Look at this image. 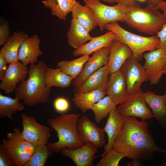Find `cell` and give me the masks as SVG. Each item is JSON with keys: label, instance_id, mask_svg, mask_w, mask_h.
<instances>
[{"label": "cell", "instance_id": "obj_1", "mask_svg": "<svg viewBox=\"0 0 166 166\" xmlns=\"http://www.w3.org/2000/svg\"><path fill=\"white\" fill-rule=\"evenodd\" d=\"M123 117V127L113 148L125 157L139 161L149 159L155 152L166 153L156 145L146 121H139L134 117Z\"/></svg>", "mask_w": 166, "mask_h": 166}, {"label": "cell", "instance_id": "obj_2", "mask_svg": "<svg viewBox=\"0 0 166 166\" xmlns=\"http://www.w3.org/2000/svg\"><path fill=\"white\" fill-rule=\"evenodd\" d=\"M47 67L43 61L30 64L27 79L21 81L16 89V97L25 105L32 107L49 100L51 89L47 88L45 78Z\"/></svg>", "mask_w": 166, "mask_h": 166}, {"label": "cell", "instance_id": "obj_3", "mask_svg": "<svg viewBox=\"0 0 166 166\" xmlns=\"http://www.w3.org/2000/svg\"><path fill=\"white\" fill-rule=\"evenodd\" d=\"M80 117V113L61 114L47 120L48 124L56 132L58 138L57 142L47 143V146L51 151L59 152L63 148L73 149L84 144L77 130V124Z\"/></svg>", "mask_w": 166, "mask_h": 166}, {"label": "cell", "instance_id": "obj_4", "mask_svg": "<svg viewBox=\"0 0 166 166\" xmlns=\"http://www.w3.org/2000/svg\"><path fill=\"white\" fill-rule=\"evenodd\" d=\"M124 22L138 31L152 36L161 28L166 20L155 7L148 5L142 8L136 4L128 6Z\"/></svg>", "mask_w": 166, "mask_h": 166}, {"label": "cell", "instance_id": "obj_5", "mask_svg": "<svg viewBox=\"0 0 166 166\" xmlns=\"http://www.w3.org/2000/svg\"><path fill=\"white\" fill-rule=\"evenodd\" d=\"M105 29L113 32L116 39L128 46L133 56L139 61L143 59L145 52L157 49L160 44V40L156 35L146 37L135 34L124 29L117 22L107 24Z\"/></svg>", "mask_w": 166, "mask_h": 166}, {"label": "cell", "instance_id": "obj_6", "mask_svg": "<svg viewBox=\"0 0 166 166\" xmlns=\"http://www.w3.org/2000/svg\"><path fill=\"white\" fill-rule=\"evenodd\" d=\"M7 134V140L3 139L2 145L7 149L15 166H23L31 157L36 146L23 137L21 132L18 128Z\"/></svg>", "mask_w": 166, "mask_h": 166}, {"label": "cell", "instance_id": "obj_7", "mask_svg": "<svg viewBox=\"0 0 166 166\" xmlns=\"http://www.w3.org/2000/svg\"><path fill=\"white\" fill-rule=\"evenodd\" d=\"M93 11L100 31L106 24L114 22H124L128 6L118 3L113 6L104 4L100 0H82Z\"/></svg>", "mask_w": 166, "mask_h": 166}, {"label": "cell", "instance_id": "obj_8", "mask_svg": "<svg viewBox=\"0 0 166 166\" xmlns=\"http://www.w3.org/2000/svg\"><path fill=\"white\" fill-rule=\"evenodd\" d=\"M23 137L36 146L47 144L51 136V129L47 126L38 123L32 117L23 113L22 115Z\"/></svg>", "mask_w": 166, "mask_h": 166}, {"label": "cell", "instance_id": "obj_9", "mask_svg": "<svg viewBox=\"0 0 166 166\" xmlns=\"http://www.w3.org/2000/svg\"><path fill=\"white\" fill-rule=\"evenodd\" d=\"M141 89L130 95L124 103L119 105L117 109L123 117H138L144 121L153 117L152 113L147 107Z\"/></svg>", "mask_w": 166, "mask_h": 166}, {"label": "cell", "instance_id": "obj_10", "mask_svg": "<svg viewBox=\"0 0 166 166\" xmlns=\"http://www.w3.org/2000/svg\"><path fill=\"white\" fill-rule=\"evenodd\" d=\"M144 62L143 66L148 81L151 85L157 84L164 74L163 69L166 63V49L157 48L144 53Z\"/></svg>", "mask_w": 166, "mask_h": 166}, {"label": "cell", "instance_id": "obj_11", "mask_svg": "<svg viewBox=\"0 0 166 166\" xmlns=\"http://www.w3.org/2000/svg\"><path fill=\"white\" fill-rule=\"evenodd\" d=\"M121 68L125 77L127 91L129 95L140 90L142 84L148 81L143 66L132 55L128 58Z\"/></svg>", "mask_w": 166, "mask_h": 166}, {"label": "cell", "instance_id": "obj_12", "mask_svg": "<svg viewBox=\"0 0 166 166\" xmlns=\"http://www.w3.org/2000/svg\"><path fill=\"white\" fill-rule=\"evenodd\" d=\"M77 130L80 139L84 144L89 142L98 148L104 145L105 140L103 128L98 127L86 115H83L79 118Z\"/></svg>", "mask_w": 166, "mask_h": 166}, {"label": "cell", "instance_id": "obj_13", "mask_svg": "<svg viewBox=\"0 0 166 166\" xmlns=\"http://www.w3.org/2000/svg\"><path fill=\"white\" fill-rule=\"evenodd\" d=\"M110 45L93 53L92 56L89 58L85 64L80 74L73 79L72 82L73 86H78L96 71L107 64L110 53Z\"/></svg>", "mask_w": 166, "mask_h": 166}, {"label": "cell", "instance_id": "obj_14", "mask_svg": "<svg viewBox=\"0 0 166 166\" xmlns=\"http://www.w3.org/2000/svg\"><path fill=\"white\" fill-rule=\"evenodd\" d=\"M28 68L18 60L9 64L5 74L1 79L0 89L6 94L13 92L17 84L25 79L28 74Z\"/></svg>", "mask_w": 166, "mask_h": 166}, {"label": "cell", "instance_id": "obj_15", "mask_svg": "<svg viewBox=\"0 0 166 166\" xmlns=\"http://www.w3.org/2000/svg\"><path fill=\"white\" fill-rule=\"evenodd\" d=\"M98 148L87 142L83 146L74 149L64 147L61 149V155L70 158L77 166H93Z\"/></svg>", "mask_w": 166, "mask_h": 166}, {"label": "cell", "instance_id": "obj_16", "mask_svg": "<svg viewBox=\"0 0 166 166\" xmlns=\"http://www.w3.org/2000/svg\"><path fill=\"white\" fill-rule=\"evenodd\" d=\"M107 86V95L117 105L121 104L129 98L126 84L121 68L110 75Z\"/></svg>", "mask_w": 166, "mask_h": 166}, {"label": "cell", "instance_id": "obj_17", "mask_svg": "<svg viewBox=\"0 0 166 166\" xmlns=\"http://www.w3.org/2000/svg\"><path fill=\"white\" fill-rule=\"evenodd\" d=\"M132 55V51L128 46L115 38L110 45L107 63L109 75L121 69L126 60Z\"/></svg>", "mask_w": 166, "mask_h": 166}, {"label": "cell", "instance_id": "obj_18", "mask_svg": "<svg viewBox=\"0 0 166 166\" xmlns=\"http://www.w3.org/2000/svg\"><path fill=\"white\" fill-rule=\"evenodd\" d=\"M109 70L107 65L100 68L89 76L82 84L75 87V93L89 92L101 89H107Z\"/></svg>", "mask_w": 166, "mask_h": 166}, {"label": "cell", "instance_id": "obj_19", "mask_svg": "<svg viewBox=\"0 0 166 166\" xmlns=\"http://www.w3.org/2000/svg\"><path fill=\"white\" fill-rule=\"evenodd\" d=\"M124 122V117L120 114L117 108H115L109 113L103 128L107 135L108 141L104 152L100 157H103L113 148V143L122 128Z\"/></svg>", "mask_w": 166, "mask_h": 166}, {"label": "cell", "instance_id": "obj_20", "mask_svg": "<svg viewBox=\"0 0 166 166\" xmlns=\"http://www.w3.org/2000/svg\"><path fill=\"white\" fill-rule=\"evenodd\" d=\"M40 41L37 35L26 38L19 48L18 60L26 65L35 64L38 57L43 54L40 49Z\"/></svg>", "mask_w": 166, "mask_h": 166}, {"label": "cell", "instance_id": "obj_21", "mask_svg": "<svg viewBox=\"0 0 166 166\" xmlns=\"http://www.w3.org/2000/svg\"><path fill=\"white\" fill-rule=\"evenodd\" d=\"M116 38L115 34L109 31L101 36L92 37L89 42L73 52L74 56L89 55L105 47L109 46Z\"/></svg>", "mask_w": 166, "mask_h": 166}, {"label": "cell", "instance_id": "obj_22", "mask_svg": "<svg viewBox=\"0 0 166 166\" xmlns=\"http://www.w3.org/2000/svg\"><path fill=\"white\" fill-rule=\"evenodd\" d=\"M28 34L20 31L13 33L8 41L4 45L0 51L1 54L7 63L18 60L20 46L24 40L28 37Z\"/></svg>", "mask_w": 166, "mask_h": 166}, {"label": "cell", "instance_id": "obj_23", "mask_svg": "<svg viewBox=\"0 0 166 166\" xmlns=\"http://www.w3.org/2000/svg\"><path fill=\"white\" fill-rule=\"evenodd\" d=\"M146 103L152 110L153 117L156 118L164 127L166 126V104L164 95H160L154 92L144 93Z\"/></svg>", "mask_w": 166, "mask_h": 166}, {"label": "cell", "instance_id": "obj_24", "mask_svg": "<svg viewBox=\"0 0 166 166\" xmlns=\"http://www.w3.org/2000/svg\"><path fill=\"white\" fill-rule=\"evenodd\" d=\"M107 89H101L87 93H75L72 101L76 107L85 113L107 95Z\"/></svg>", "mask_w": 166, "mask_h": 166}, {"label": "cell", "instance_id": "obj_25", "mask_svg": "<svg viewBox=\"0 0 166 166\" xmlns=\"http://www.w3.org/2000/svg\"><path fill=\"white\" fill-rule=\"evenodd\" d=\"M71 12L72 18L89 32L97 26L93 11L86 5L82 6L79 2H77Z\"/></svg>", "mask_w": 166, "mask_h": 166}, {"label": "cell", "instance_id": "obj_26", "mask_svg": "<svg viewBox=\"0 0 166 166\" xmlns=\"http://www.w3.org/2000/svg\"><path fill=\"white\" fill-rule=\"evenodd\" d=\"M89 32L76 20L72 18L67 32L68 45L75 49L79 48L92 38L89 35Z\"/></svg>", "mask_w": 166, "mask_h": 166}, {"label": "cell", "instance_id": "obj_27", "mask_svg": "<svg viewBox=\"0 0 166 166\" xmlns=\"http://www.w3.org/2000/svg\"><path fill=\"white\" fill-rule=\"evenodd\" d=\"M45 78L46 87L49 89L53 86L62 88L69 87L73 79L58 68L53 69L47 67L45 73Z\"/></svg>", "mask_w": 166, "mask_h": 166}, {"label": "cell", "instance_id": "obj_28", "mask_svg": "<svg viewBox=\"0 0 166 166\" xmlns=\"http://www.w3.org/2000/svg\"><path fill=\"white\" fill-rule=\"evenodd\" d=\"M76 0H44L42 2L49 9L51 14L65 21L67 14L76 3Z\"/></svg>", "mask_w": 166, "mask_h": 166}, {"label": "cell", "instance_id": "obj_29", "mask_svg": "<svg viewBox=\"0 0 166 166\" xmlns=\"http://www.w3.org/2000/svg\"><path fill=\"white\" fill-rule=\"evenodd\" d=\"M23 103L21 102L18 98H15L5 96L0 92V117H7L13 120L12 114L21 111L25 108Z\"/></svg>", "mask_w": 166, "mask_h": 166}, {"label": "cell", "instance_id": "obj_30", "mask_svg": "<svg viewBox=\"0 0 166 166\" xmlns=\"http://www.w3.org/2000/svg\"><path fill=\"white\" fill-rule=\"evenodd\" d=\"M89 57V55H83L80 57L69 61L63 60L58 63L57 67L73 79L81 72L85 64Z\"/></svg>", "mask_w": 166, "mask_h": 166}, {"label": "cell", "instance_id": "obj_31", "mask_svg": "<svg viewBox=\"0 0 166 166\" xmlns=\"http://www.w3.org/2000/svg\"><path fill=\"white\" fill-rule=\"evenodd\" d=\"M117 105L108 95L93 105L90 109L94 114L95 121L98 123L106 118Z\"/></svg>", "mask_w": 166, "mask_h": 166}, {"label": "cell", "instance_id": "obj_32", "mask_svg": "<svg viewBox=\"0 0 166 166\" xmlns=\"http://www.w3.org/2000/svg\"><path fill=\"white\" fill-rule=\"evenodd\" d=\"M53 152L47 144L36 146L31 157L23 166H44Z\"/></svg>", "mask_w": 166, "mask_h": 166}, {"label": "cell", "instance_id": "obj_33", "mask_svg": "<svg viewBox=\"0 0 166 166\" xmlns=\"http://www.w3.org/2000/svg\"><path fill=\"white\" fill-rule=\"evenodd\" d=\"M125 157L122 154L112 148L101 158L96 166H118L120 160Z\"/></svg>", "mask_w": 166, "mask_h": 166}, {"label": "cell", "instance_id": "obj_34", "mask_svg": "<svg viewBox=\"0 0 166 166\" xmlns=\"http://www.w3.org/2000/svg\"><path fill=\"white\" fill-rule=\"evenodd\" d=\"M15 164L7 149L3 145H0V166H14Z\"/></svg>", "mask_w": 166, "mask_h": 166}, {"label": "cell", "instance_id": "obj_35", "mask_svg": "<svg viewBox=\"0 0 166 166\" xmlns=\"http://www.w3.org/2000/svg\"><path fill=\"white\" fill-rule=\"evenodd\" d=\"M53 105L56 111L59 113H64L68 110L69 105L67 100L63 97H60L55 99Z\"/></svg>", "mask_w": 166, "mask_h": 166}, {"label": "cell", "instance_id": "obj_36", "mask_svg": "<svg viewBox=\"0 0 166 166\" xmlns=\"http://www.w3.org/2000/svg\"><path fill=\"white\" fill-rule=\"evenodd\" d=\"M10 36L8 23L4 22L0 26V45H4Z\"/></svg>", "mask_w": 166, "mask_h": 166}, {"label": "cell", "instance_id": "obj_37", "mask_svg": "<svg viewBox=\"0 0 166 166\" xmlns=\"http://www.w3.org/2000/svg\"><path fill=\"white\" fill-rule=\"evenodd\" d=\"M156 35L159 39L160 41L158 48L166 49V23L163 25Z\"/></svg>", "mask_w": 166, "mask_h": 166}, {"label": "cell", "instance_id": "obj_38", "mask_svg": "<svg viewBox=\"0 0 166 166\" xmlns=\"http://www.w3.org/2000/svg\"><path fill=\"white\" fill-rule=\"evenodd\" d=\"M100 1L109 4L114 3L121 4L127 6H133L136 4L135 1L131 0H100Z\"/></svg>", "mask_w": 166, "mask_h": 166}, {"label": "cell", "instance_id": "obj_39", "mask_svg": "<svg viewBox=\"0 0 166 166\" xmlns=\"http://www.w3.org/2000/svg\"><path fill=\"white\" fill-rule=\"evenodd\" d=\"M7 63L4 58L0 54V80L4 76L7 69L6 64Z\"/></svg>", "mask_w": 166, "mask_h": 166}, {"label": "cell", "instance_id": "obj_40", "mask_svg": "<svg viewBox=\"0 0 166 166\" xmlns=\"http://www.w3.org/2000/svg\"><path fill=\"white\" fill-rule=\"evenodd\" d=\"M158 10H160L163 12V14L166 20V1H163L155 7Z\"/></svg>", "mask_w": 166, "mask_h": 166}, {"label": "cell", "instance_id": "obj_41", "mask_svg": "<svg viewBox=\"0 0 166 166\" xmlns=\"http://www.w3.org/2000/svg\"><path fill=\"white\" fill-rule=\"evenodd\" d=\"M163 1V0H147V2L148 5L155 7Z\"/></svg>", "mask_w": 166, "mask_h": 166}, {"label": "cell", "instance_id": "obj_42", "mask_svg": "<svg viewBox=\"0 0 166 166\" xmlns=\"http://www.w3.org/2000/svg\"><path fill=\"white\" fill-rule=\"evenodd\" d=\"M140 161L138 160H132L130 162L127 164V166H139L140 165Z\"/></svg>", "mask_w": 166, "mask_h": 166}, {"label": "cell", "instance_id": "obj_43", "mask_svg": "<svg viewBox=\"0 0 166 166\" xmlns=\"http://www.w3.org/2000/svg\"><path fill=\"white\" fill-rule=\"evenodd\" d=\"M164 74L166 75V63L163 69Z\"/></svg>", "mask_w": 166, "mask_h": 166}, {"label": "cell", "instance_id": "obj_44", "mask_svg": "<svg viewBox=\"0 0 166 166\" xmlns=\"http://www.w3.org/2000/svg\"><path fill=\"white\" fill-rule=\"evenodd\" d=\"M132 1H138L141 2H144L147 1V0H131Z\"/></svg>", "mask_w": 166, "mask_h": 166}, {"label": "cell", "instance_id": "obj_45", "mask_svg": "<svg viewBox=\"0 0 166 166\" xmlns=\"http://www.w3.org/2000/svg\"><path fill=\"white\" fill-rule=\"evenodd\" d=\"M165 97V103L166 104V89H165V94H164Z\"/></svg>", "mask_w": 166, "mask_h": 166}]
</instances>
